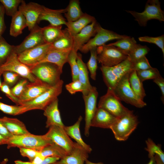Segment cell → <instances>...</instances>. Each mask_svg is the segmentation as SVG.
Here are the masks:
<instances>
[{"mask_svg": "<svg viewBox=\"0 0 164 164\" xmlns=\"http://www.w3.org/2000/svg\"><path fill=\"white\" fill-rule=\"evenodd\" d=\"M150 161L147 164H155L154 157L151 158Z\"/></svg>", "mask_w": 164, "mask_h": 164, "instance_id": "58", "label": "cell"}, {"mask_svg": "<svg viewBox=\"0 0 164 164\" xmlns=\"http://www.w3.org/2000/svg\"><path fill=\"white\" fill-rule=\"evenodd\" d=\"M40 152L42 156L44 158L56 157L60 159L68 155L62 148L54 143L46 146Z\"/></svg>", "mask_w": 164, "mask_h": 164, "instance_id": "32", "label": "cell"}, {"mask_svg": "<svg viewBox=\"0 0 164 164\" xmlns=\"http://www.w3.org/2000/svg\"><path fill=\"white\" fill-rule=\"evenodd\" d=\"M136 44V41L134 37L128 36L125 38L109 44L118 48L128 55Z\"/></svg>", "mask_w": 164, "mask_h": 164, "instance_id": "35", "label": "cell"}, {"mask_svg": "<svg viewBox=\"0 0 164 164\" xmlns=\"http://www.w3.org/2000/svg\"><path fill=\"white\" fill-rule=\"evenodd\" d=\"M88 153L77 142L69 155L51 164H84L88 157Z\"/></svg>", "mask_w": 164, "mask_h": 164, "instance_id": "19", "label": "cell"}, {"mask_svg": "<svg viewBox=\"0 0 164 164\" xmlns=\"http://www.w3.org/2000/svg\"><path fill=\"white\" fill-rule=\"evenodd\" d=\"M2 75V73H0V89L1 87V86H2V83L1 82V79H0V77Z\"/></svg>", "mask_w": 164, "mask_h": 164, "instance_id": "59", "label": "cell"}, {"mask_svg": "<svg viewBox=\"0 0 164 164\" xmlns=\"http://www.w3.org/2000/svg\"><path fill=\"white\" fill-rule=\"evenodd\" d=\"M8 140L0 134V145L7 144Z\"/></svg>", "mask_w": 164, "mask_h": 164, "instance_id": "56", "label": "cell"}, {"mask_svg": "<svg viewBox=\"0 0 164 164\" xmlns=\"http://www.w3.org/2000/svg\"><path fill=\"white\" fill-rule=\"evenodd\" d=\"M136 72L138 77L142 82L148 80H154L161 76L159 70L157 68L152 67Z\"/></svg>", "mask_w": 164, "mask_h": 164, "instance_id": "43", "label": "cell"}, {"mask_svg": "<svg viewBox=\"0 0 164 164\" xmlns=\"http://www.w3.org/2000/svg\"><path fill=\"white\" fill-rule=\"evenodd\" d=\"M44 135L53 142L62 148L68 155L74 148L75 142H73L67 134L64 127L52 126Z\"/></svg>", "mask_w": 164, "mask_h": 164, "instance_id": "11", "label": "cell"}, {"mask_svg": "<svg viewBox=\"0 0 164 164\" xmlns=\"http://www.w3.org/2000/svg\"><path fill=\"white\" fill-rule=\"evenodd\" d=\"M112 69L118 82L124 76L133 70L132 62L128 57L117 65L112 67Z\"/></svg>", "mask_w": 164, "mask_h": 164, "instance_id": "33", "label": "cell"}, {"mask_svg": "<svg viewBox=\"0 0 164 164\" xmlns=\"http://www.w3.org/2000/svg\"><path fill=\"white\" fill-rule=\"evenodd\" d=\"M121 101L114 90L108 89L106 93L100 97L98 107L105 109L119 118L130 111L122 104Z\"/></svg>", "mask_w": 164, "mask_h": 164, "instance_id": "7", "label": "cell"}, {"mask_svg": "<svg viewBox=\"0 0 164 164\" xmlns=\"http://www.w3.org/2000/svg\"><path fill=\"white\" fill-rule=\"evenodd\" d=\"M135 17L139 25L146 26L147 22L151 19L164 21V12L161 8L160 2L158 0H149L146 2L144 10L140 13L132 11H126Z\"/></svg>", "mask_w": 164, "mask_h": 164, "instance_id": "5", "label": "cell"}, {"mask_svg": "<svg viewBox=\"0 0 164 164\" xmlns=\"http://www.w3.org/2000/svg\"><path fill=\"white\" fill-rule=\"evenodd\" d=\"M42 29L37 25L20 44L15 46L14 52L18 55L25 50L46 43Z\"/></svg>", "mask_w": 164, "mask_h": 164, "instance_id": "16", "label": "cell"}, {"mask_svg": "<svg viewBox=\"0 0 164 164\" xmlns=\"http://www.w3.org/2000/svg\"><path fill=\"white\" fill-rule=\"evenodd\" d=\"M29 67L35 76L51 86L56 85L61 80L63 71L54 64L43 62Z\"/></svg>", "mask_w": 164, "mask_h": 164, "instance_id": "3", "label": "cell"}, {"mask_svg": "<svg viewBox=\"0 0 164 164\" xmlns=\"http://www.w3.org/2000/svg\"><path fill=\"white\" fill-rule=\"evenodd\" d=\"M19 148L21 155L23 157L28 158L31 162H33L40 153L39 151L32 149L23 148Z\"/></svg>", "mask_w": 164, "mask_h": 164, "instance_id": "49", "label": "cell"}, {"mask_svg": "<svg viewBox=\"0 0 164 164\" xmlns=\"http://www.w3.org/2000/svg\"><path fill=\"white\" fill-rule=\"evenodd\" d=\"M82 117L80 116L77 121L73 125L70 126H64V129L67 134L73 139L77 143L79 144L88 153L92 151L89 145L86 143L81 137L80 127Z\"/></svg>", "mask_w": 164, "mask_h": 164, "instance_id": "23", "label": "cell"}, {"mask_svg": "<svg viewBox=\"0 0 164 164\" xmlns=\"http://www.w3.org/2000/svg\"><path fill=\"white\" fill-rule=\"evenodd\" d=\"M65 9L66 12L64 14L67 22L75 21L84 14L81 9L78 0H70Z\"/></svg>", "mask_w": 164, "mask_h": 164, "instance_id": "30", "label": "cell"}, {"mask_svg": "<svg viewBox=\"0 0 164 164\" xmlns=\"http://www.w3.org/2000/svg\"><path fill=\"white\" fill-rule=\"evenodd\" d=\"M5 14V9L2 5V9L0 14V37L2 36V34L6 29L4 21Z\"/></svg>", "mask_w": 164, "mask_h": 164, "instance_id": "53", "label": "cell"}, {"mask_svg": "<svg viewBox=\"0 0 164 164\" xmlns=\"http://www.w3.org/2000/svg\"><path fill=\"white\" fill-rule=\"evenodd\" d=\"M77 61L79 68L78 80L84 87L83 95L87 94L92 88L89 79L88 69L86 64L84 63L81 54L77 53Z\"/></svg>", "mask_w": 164, "mask_h": 164, "instance_id": "26", "label": "cell"}, {"mask_svg": "<svg viewBox=\"0 0 164 164\" xmlns=\"http://www.w3.org/2000/svg\"><path fill=\"white\" fill-rule=\"evenodd\" d=\"M60 159L56 157H48L46 158L42 162L38 163H34L32 162H24L21 160H16L15 161L16 164H51Z\"/></svg>", "mask_w": 164, "mask_h": 164, "instance_id": "51", "label": "cell"}, {"mask_svg": "<svg viewBox=\"0 0 164 164\" xmlns=\"http://www.w3.org/2000/svg\"><path fill=\"white\" fill-rule=\"evenodd\" d=\"M96 21L94 16L84 13L78 19L73 22H67L66 25L67 29L73 36L79 33L86 26Z\"/></svg>", "mask_w": 164, "mask_h": 164, "instance_id": "25", "label": "cell"}, {"mask_svg": "<svg viewBox=\"0 0 164 164\" xmlns=\"http://www.w3.org/2000/svg\"><path fill=\"white\" fill-rule=\"evenodd\" d=\"M27 27L26 19L19 11L12 17L11 23L9 33L10 35L16 37L21 34L23 30Z\"/></svg>", "mask_w": 164, "mask_h": 164, "instance_id": "27", "label": "cell"}, {"mask_svg": "<svg viewBox=\"0 0 164 164\" xmlns=\"http://www.w3.org/2000/svg\"><path fill=\"white\" fill-rule=\"evenodd\" d=\"M0 119L8 131L13 136L29 133L24 124L16 118L4 117Z\"/></svg>", "mask_w": 164, "mask_h": 164, "instance_id": "24", "label": "cell"}, {"mask_svg": "<svg viewBox=\"0 0 164 164\" xmlns=\"http://www.w3.org/2000/svg\"><path fill=\"white\" fill-rule=\"evenodd\" d=\"M0 14L1 12L2 9V5H1L0 4Z\"/></svg>", "mask_w": 164, "mask_h": 164, "instance_id": "60", "label": "cell"}, {"mask_svg": "<svg viewBox=\"0 0 164 164\" xmlns=\"http://www.w3.org/2000/svg\"><path fill=\"white\" fill-rule=\"evenodd\" d=\"M97 60L101 65L112 67L126 59L128 55L118 48L105 44L97 48Z\"/></svg>", "mask_w": 164, "mask_h": 164, "instance_id": "6", "label": "cell"}, {"mask_svg": "<svg viewBox=\"0 0 164 164\" xmlns=\"http://www.w3.org/2000/svg\"><path fill=\"white\" fill-rule=\"evenodd\" d=\"M130 73L125 75L119 81L114 91L121 101L136 107L142 108L146 105V103L139 99L132 89L128 80Z\"/></svg>", "mask_w": 164, "mask_h": 164, "instance_id": "8", "label": "cell"}, {"mask_svg": "<svg viewBox=\"0 0 164 164\" xmlns=\"http://www.w3.org/2000/svg\"><path fill=\"white\" fill-rule=\"evenodd\" d=\"M62 26H54L50 25L42 28V33L46 43L51 44L61 36L63 33Z\"/></svg>", "mask_w": 164, "mask_h": 164, "instance_id": "29", "label": "cell"}, {"mask_svg": "<svg viewBox=\"0 0 164 164\" xmlns=\"http://www.w3.org/2000/svg\"><path fill=\"white\" fill-rule=\"evenodd\" d=\"M97 48H94L90 50V57L86 64L90 73L91 77L94 80H95L96 79V71L97 68Z\"/></svg>", "mask_w": 164, "mask_h": 164, "instance_id": "40", "label": "cell"}, {"mask_svg": "<svg viewBox=\"0 0 164 164\" xmlns=\"http://www.w3.org/2000/svg\"><path fill=\"white\" fill-rule=\"evenodd\" d=\"M147 147L145 150L148 152L149 158L158 155L162 161L164 163V153L161 149L160 145H156L150 138H148L145 141Z\"/></svg>", "mask_w": 164, "mask_h": 164, "instance_id": "37", "label": "cell"}, {"mask_svg": "<svg viewBox=\"0 0 164 164\" xmlns=\"http://www.w3.org/2000/svg\"><path fill=\"white\" fill-rule=\"evenodd\" d=\"M66 90L71 94H75L78 92H81L82 93L84 91V87L78 80H76L67 84L65 85Z\"/></svg>", "mask_w": 164, "mask_h": 164, "instance_id": "48", "label": "cell"}, {"mask_svg": "<svg viewBox=\"0 0 164 164\" xmlns=\"http://www.w3.org/2000/svg\"><path fill=\"white\" fill-rule=\"evenodd\" d=\"M98 96L97 88L94 86L87 94L83 95L85 105L84 135L86 137L89 135L91 121L97 108Z\"/></svg>", "mask_w": 164, "mask_h": 164, "instance_id": "15", "label": "cell"}, {"mask_svg": "<svg viewBox=\"0 0 164 164\" xmlns=\"http://www.w3.org/2000/svg\"><path fill=\"white\" fill-rule=\"evenodd\" d=\"M63 81L60 80L56 85L31 101L22 104L20 105L26 107L27 111L39 109L43 110L48 105L58 98L61 94Z\"/></svg>", "mask_w": 164, "mask_h": 164, "instance_id": "4", "label": "cell"}, {"mask_svg": "<svg viewBox=\"0 0 164 164\" xmlns=\"http://www.w3.org/2000/svg\"><path fill=\"white\" fill-rule=\"evenodd\" d=\"M43 114L47 118L46 127L50 128L53 126L64 127L58 108V100L56 99L48 105L43 110Z\"/></svg>", "mask_w": 164, "mask_h": 164, "instance_id": "21", "label": "cell"}, {"mask_svg": "<svg viewBox=\"0 0 164 164\" xmlns=\"http://www.w3.org/2000/svg\"><path fill=\"white\" fill-rule=\"evenodd\" d=\"M101 27L96 20L86 26L79 33L73 36L72 49L77 52L91 37L95 36Z\"/></svg>", "mask_w": 164, "mask_h": 164, "instance_id": "17", "label": "cell"}, {"mask_svg": "<svg viewBox=\"0 0 164 164\" xmlns=\"http://www.w3.org/2000/svg\"><path fill=\"white\" fill-rule=\"evenodd\" d=\"M66 9L54 10L50 9L43 6V9L38 21V23L41 21L46 20L54 26L66 25L67 22L63 16L62 13H64Z\"/></svg>", "mask_w": 164, "mask_h": 164, "instance_id": "20", "label": "cell"}, {"mask_svg": "<svg viewBox=\"0 0 164 164\" xmlns=\"http://www.w3.org/2000/svg\"><path fill=\"white\" fill-rule=\"evenodd\" d=\"M0 110L5 113L16 115L27 112L26 107L22 105H12L0 102Z\"/></svg>", "mask_w": 164, "mask_h": 164, "instance_id": "41", "label": "cell"}, {"mask_svg": "<svg viewBox=\"0 0 164 164\" xmlns=\"http://www.w3.org/2000/svg\"><path fill=\"white\" fill-rule=\"evenodd\" d=\"M150 50V49L146 46H143L136 44L133 49L128 55V57L131 62H133L145 56Z\"/></svg>", "mask_w": 164, "mask_h": 164, "instance_id": "39", "label": "cell"}, {"mask_svg": "<svg viewBox=\"0 0 164 164\" xmlns=\"http://www.w3.org/2000/svg\"><path fill=\"white\" fill-rule=\"evenodd\" d=\"M51 44L44 43L25 50L18 55L20 62L29 67L38 64L50 49Z\"/></svg>", "mask_w": 164, "mask_h": 164, "instance_id": "12", "label": "cell"}, {"mask_svg": "<svg viewBox=\"0 0 164 164\" xmlns=\"http://www.w3.org/2000/svg\"><path fill=\"white\" fill-rule=\"evenodd\" d=\"M153 82L159 87L162 94L161 100L163 103L164 101V79L161 76L154 80Z\"/></svg>", "mask_w": 164, "mask_h": 164, "instance_id": "52", "label": "cell"}, {"mask_svg": "<svg viewBox=\"0 0 164 164\" xmlns=\"http://www.w3.org/2000/svg\"><path fill=\"white\" fill-rule=\"evenodd\" d=\"M0 134L7 139H9L13 135L8 131L3 124L0 118Z\"/></svg>", "mask_w": 164, "mask_h": 164, "instance_id": "54", "label": "cell"}, {"mask_svg": "<svg viewBox=\"0 0 164 164\" xmlns=\"http://www.w3.org/2000/svg\"><path fill=\"white\" fill-rule=\"evenodd\" d=\"M43 6L34 2L26 3L23 0L19 5L18 10L25 16L27 22V27L30 31L37 25Z\"/></svg>", "mask_w": 164, "mask_h": 164, "instance_id": "13", "label": "cell"}, {"mask_svg": "<svg viewBox=\"0 0 164 164\" xmlns=\"http://www.w3.org/2000/svg\"><path fill=\"white\" fill-rule=\"evenodd\" d=\"M77 53L72 49L67 59V62L70 66L72 81L78 80L79 68L77 61Z\"/></svg>", "mask_w": 164, "mask_h": 164, "instance_id": "42", "label": "cell"}, {"mask_svg": "<svg viewBox=\"0 0 164 164\" xmlns=\"http://www.w3.org/2000/svg\"><path fill=\"white\" fill-rule=\"evenodd\" d=\"M10 87L7 84L3 82L0 90L12 101L15 103L16 105H19L18 98L13 94Z\"/></svg>", "mask_w": 164, "mask_h": 164, "instance_id": "50", "label": "cell"}, {"mask_svg": "<svg viewBox=\"0 0 164 164\" xmlns=\"http://www.w3.org/2000/svg\"><path fill=\"white\" fill-rule=\"evenodd\" d=\"M85 164H104L102 162H99L97 163L93 162L88 160V159H87L85 161Z\"/></svg>", "mask_w": 164, "mask_h": 164, "instance_id": "57", "label": "cell"}, {"mask_svg": "<svg viewBox=\"0 0 164 164\" xmlns=\"http://www.w3.org/2000/svg\"><path fill=\"white\" fill-rule=\"evenodd\" d=\"M117 118L105 109L97 107L91 121V126L110 129Z\"/></svg>", "mask_w": 164, "mask_h": 164, "instance_id": "18", "label": "cell"}, {"mask_svg": "<svg viewBox=\"0 0 164 164\" xmlns=\"http://www.w3.org/2000/svg\"><path fill=\"white\" fill-rule=\"evenodd\" d=\"M104 80L108 89L114 90L118 81L113 72L112 67L101 65L100 67Z\"/></svg>", "mask_w": 164, "mask_h": 164, "instance_id": "34", "label": "cell"}, {"mask_svg": "<svg viewBox=\"0 0 164 164\" xmlns=\"http://www.w3.org/2000/svg\"><path fill=\"white\" fill-rule=\"evenodd\" d=\"M51 87L37 78L34 82H28L18 98L19 105L33 100Z\"/></svg>", "mask_w": 164, "mask_h": 164, "instance_id": "14", "label": "cell"}, {"mask_svg": "<svg viewBox=\"0 0 164 164\" xmlns=\"http://www.w3.org/2000/svg\"><path fill=\"white\" fill-rule=\"evenodd\" d=\"M22 0H0L7 15L12 17L18 11Z\"/></svg>", "mask_w": 164, "mask_h": 164, "instance_id": "38", "label": "cell"}, {"mask_svg": "<svg viewBox=\"0 0 164 164\" xmlns=\"http://www.w3.org/2000/svg\"><path fill=\"white\" fill-rule=\"evenodd\" d=\"M155 164H164L160 158L157 155H155L154 156Z\"/></svg>", "mask_w": 164, "mask_h": 164, "instance_id": "55", "label": "cell"}, {"mask_svg": "<svg viewBox=\"0 0 164 164\" xmlns=\"http://www.w3.org/2000/svg\"><path fill=\"white\" fill-rule=\"evenodd\" d=\"M133 70L136 71L144 70L152 67L145 56L132 62Z\"/></svg>", "mask_w": 164, "mask_h": 164, "instance_id": "45", "label": "cell"}, {"mask_svg": "<svg viewBox=\"0 0 164 164\" xmlns=\"http://www.w3.org/2000/svg\"><path fill=\"white\" fill-rule=\"evenodd\" d=\"M126 35H121L112 31L100 27L94 37L91 39L79 50L82 53H86L93 48L102 46L107 42L114 39L119 40L127 37Z\"/></svg>", "mask_w": 164, "mask_h": 164, "instance_id": "10", "label": "cell"}, {"mask_svg": "<svg viewBox=\"0 0 164 164\" xmlns=\"http://www.w3.org/2000/svg\"><path fill=\"white\" fill-rule=\"evenodd\" d=\"M15 47L8 43L2 36L0 37V66L5 63L14 52Z\"/></svg>", "mask_w": 164, "mask_h": 164, "instance_id": "36", "label": "cell"}, {"mask_svg": "<svg viewBox=\"0 0 164 164\" xmlns=\"http://www.w3.org/2000/svg\"><path fill=\"white\" fill-rule=\"evenodd\" d=\"M4 82L10 87L14 85L18 80L19 77L17 74L12 72L5 71L2 73Z\"/></svg>", "mask_w": 164, "mask_h": 164, "instance_id": "46", "label": "cell"}, {"mask_svg": "<svg viewBox=\"0 0 164 164\" xmlns=\"http://www.w3.org/2000/svg\"><path fill=\"white\" fill-rule=\"evenodd\" d=\"M128 80L130 87L135 94L139 99L143 101L146 94L142 82L138 77L136 71L133 70L130 73Z\"/></svg>", "mask_w": 164, "mask_h": 164, "instance_id": "31", "label": "cell"}, {"mask_svg": "<svg viewBox=\"0 0 164 164\" xmlns=\"http://www.w3.org/2000/svg\"><path fill=\"white\" fill-rule=\"evenodd\" d=\"M138 124L137 117L132 111L118 118L110 129L112 131L116 139L119 141L127 140L136 128Z\"/></svg>", "mask_w": 164, "mask_h": 164, "instance_id": "2", "label": "cell"}, {"mask_svg": "<svg viewBox=\"0 0 164 164\" xmlns=\"http://www.w3.org/2000/svg\"><path fill=\"white\" fill-rule=\"evenodd\" d=\"M5 71L15 73L30 82H34L37 79L31 73L30 67L20 62L18 55L14 52L11 54L5 63L0 66V73Z\"/></svg>", "mask_w": 164, "mask_h": 164, "instance_id": "9", "label": "cell"}, {"mask_svg": "<svg viewBox=\"0 0 164 164\" xmlns=\"http://www.w3.org/2000/svg\"><path fill=\"white\" fill-rule=\"evenodd\" d=\"M72 49H50L44 58L38 63L43 62L51 63L56 65L63 71V65L67 62L69 55Z\"/></svg>", "mask_w": 164, "mask_h": 164, "instance_id": "22", "label": "cell"}, {"mask_svg": "<svg viewBox=\"0 0 164 164\" xmlns=\"http://www.w3.org/2000/svg\"><path fill=\"white\" fill-rule=\"evenodd\" d=\"M51 140L45 135H36L29 133L14 135L8 140L7 148H23L30 149L40 151L44 147L53 143Z\"/></svg>", "mask_w": 164, "mask_h": 164, "instance_id": "1", "label": "cell"}, {"mask_svg": "<svg viewBox=\"0 0 164 164\" xmlns=\"http://www.w3.org/2000/svg\"><path fill=\"white\" fill-rule=\"evenodd\" d=\"M63 35L51 44L50 49H71L73 44V36L67 28L63 30Z\"/></svg>", "mask_w": 164, "mask_h": 164, "instance_id": "28", "label": "cell"}, {"mask_svg": "<svg viewBox=\"0 0 164 164\" xmlns=\"http://www.w3.org/2000/svg\"><path fill=\"white\" fill-rule=\"evenodd\" d=\"M28 82V80L26 79L22 78L20 79L16 84L11 89L13 94L19 98Z\"/></svg>", "mask_w": 164, "mask_h": 164, "instance_id": "47", "label": "cell"}, {"mask_svg": "<svg viewBox=\"0 0 164 164\" xmlns=\"http://www.w3.org/2000/svg\"><path fill=\"white\" fill-rule=\"evenodd\" d=\"M139 40L155 44L161 50L164 56V35L156 37H150L147 36L140 37L138 38Z\"/></svg>", "mask_w": 164, "mask_h": 164, "instance_id": "44", "label": "cell"}]
</instances>
